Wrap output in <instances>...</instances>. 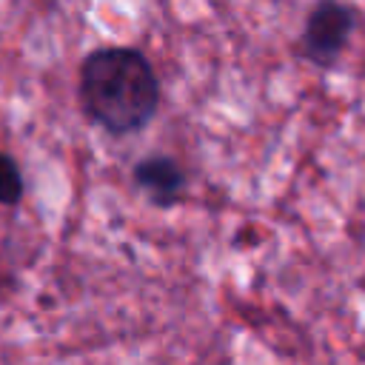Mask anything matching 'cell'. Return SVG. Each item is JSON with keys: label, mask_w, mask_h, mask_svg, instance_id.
Masks as SVG:
<instances>
[{"label": "cell", "mask_w": 365, "mask_h": 365, "mask_svg": "<svg viewBox=\"0 0 365 365\" xmlns=\"http://www.w3.org/2000/svg\"><path fill=\"white\" fill-rule=\"evenodd\" d=\"M131 177H134V185L160 208L180 202L188 182L182 165L168 154H148L137 160L131 168Z\"/></svg>", "instance_id": "cell-3"}, {"label": "cell", "mask_w": 365, "mask_h": 365, "mask_svg": "<svg viewBox=\"0 0 365 365\" xmlns=\"http://www.w3.org/2000/svg\"><path fill=\"white\" fill-rule=\"evenodd\" d=\"M23 191H26V182L17 160L0 148V205H17L23 200Z\"/></svg>", "instance_id": "cell-4"}, {"label": "cell", "mask_w": 365, "mask_h": 365, "mask_svg": "<svg viewBox=\"0 0 365 365\" xmlns=\"http://www.w3.org/2000/svg\"><path fill=\"white\" fill-rule=\"evenodd\" d=\"M80 103L88 120L114 137L148 125L160 106V80L151 60L131 46H103L80 66Z\"/></svg>", "instance_id": "cell-1"}, {"label": "cell", "mask_w": 365, "mask_h": 365, "mask_svg": "<svg viewBox=\"0 0 365 365\" xmlns=\"http://www.w3.org/2000/svg\"><path fill=\"white\" fill-rule=\"evenodd\" d=\"M354 29V9L339 0H317L302 23L299 48L305 60H311L319 68H328L342 54L348 34Z\"/></svg>", "instance_id": "cell-2"}]
</instances>
